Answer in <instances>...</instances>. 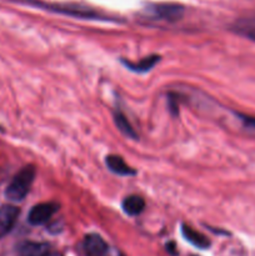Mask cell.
Returning <instances> with one entry per match:
<instances>
[{
  "instance_id": "14",
  "label": "cell",
  "mask_w": 255,
  "mask_h": 256,
  "mask_svg": "<svg viewBox=\"0 0 255 256\" xmlns=\"http://www.w3.org/2000/svg\"><path fill=\"white\" fill-rule=\"evenodd\" d=\"M236 115L238 118L242 120L244 129L255 136V118L249 116V115H245V114H236Z\"/></svg>"
},
{
  "instance_id": "17",
  "label": "cell",
  "mask_w": 255,
  "mask_h": 256,
  "mask_svg": "<svg viewBox=\"0 0 255 256\" xmlns=\"http://www.w3.org/2000/svg\"><path fill=\"white\" fill-rule=\"evenodd\" d=\"M0 130H2V129H0Z\"/></svg>"
},
{
  "instance_id": "8",
  "label": "cell",
  "mask_w": 255,
  "mask_h": 256,
  "mask_svg": "<svg viewBox=\"0 0 255 256\" xmlns=\"http://www.w3.org/2000/svg\"><path fill=\"white\" fill-rule=\"evenodd\" d=\"M105 164H106L108 169L110 172L116 175H120V176H132V175L136 174V172L132 166H129L124 162V159L122 156H119V155H108L105 158Z\"/></svg>"
},
{
  "instance_id": "1",
  "label": "cell",
  "mask_w": 255,
  "mask_h": 256,
  "mask_svg": "<svg viewBox=\"0 0 255 256\" xmlns=\"http://www.w3.org/2000/svg\"><path fill=\"white\" fill-rule=\"evenodd\" d=\"M12 2H19V4L30 5L38 9H44L55 14L66 15V16L76 18V19L85 20H99V22H115L116 19H112L110 16L105 15L104 12H98L92 8L85 6L80 4H60V2H45L42 0H12Z\"/></svg>"
},
{
  "instance_id": "12",
  "label": "cell",
  "mask_w": 255,
  "mask_h": 256,
  "mask_svg": "<svg viewBox=\"0 0 255 256\" xmlns=\"http://www.w3.org/2000/svg\"><path fill=\"white\" fill-rule=\"evenodd\" d=\"M182 236L188 240L192 245L199 248V249H206L209 248L210 242L208 240V238L205 235H202V232H196V230L192 229L189 225H182Z\"/></svg>"
},
{
  "instance_id": "15",
  "label": "cell",
  "mask_w": 255,
  "mask_h": 256,
  "mask_svg": "<svg viewBox=\"0 0 255 256\" xmlns=\"http://www.w3.org/2000/svg\"><path fill=\"white\" fill-rule=\"evenodd\" d=\"M180 96L178 94H169V108L172 114H176L178 108H179Z\"/></svg>"
},
{
  "instance_id": "5",
  "label": "cell",
  "mask_w": 255,
  "mask_h": 256,
  "mask_svg": "<svg viewBox=\"0 0 255 256\" xmlns=\"http://www.w3.org/2000/svg\"><path fill=\"white\" fill-rule=\"evenodd\" d=\"M19 212V209L14 205H4L0 208V239L12 232Z\"/></svg>"
},
{
  "instance_id": "7",
  "label": "cell",
  "mask_w": 255,
  "mask_h": 256,
  "mask_svg": "<svg viewBox=\"0 0 255 256\" xmlns=\"http://www.w3.org/2000/svg\"><path fill=\"white\" fill-rule=\"evenodd\" d=\"M230 29L235 34L255 42V16L239 18V19L232 22Z\"/></svg>"
},
{
  "instance_id": "9",
  "label": "cell",
  "mask_w": 255,
  "mask_h": 256,
  "mask_svg": "<svg viewBox=\"0 0 255 256\" xmlns=\"http://www.w3.org/2000/svg\"><path fill=\"white\" fill-rule=\"evenodd\" d=\"M49 252V245L45 242H25L18 246L19 256H45Z\"/></svg>"
},
{
  "instance_id": "2",
  "label": "cell",
  "mask_w": 255,
  "mask_h": 256,
  "mask_svg": "<svg viewBox=\"0 0 255 256\" xmlns=\"http://www.w3.org/2000/svg\"><path fill=\"white\" fill-rule=\"evenodd\" d=\"M36 175V169L34 165H26L22 168L8 185L5 190V196L12 202H22L30 192L32 182Z\"/></svg>"
},
{
  "instance_id": "11",
  "label": "cell",
  "mask_w": 255,
  "mask_h": 256,
  "mask_svg": "<svg viewBox=\"0 0 255 256\" xmlns=\"http://www.w3.org/2000/svg\"><path fill=\"white\" fill-rule=\"evenodd\" d=\"M160 56L159 55H150V56L144 58V59L139 60V62H129V60H122V64L126 66V69L132 70L134 72H146L152 70L155 66L156 62H159Z\"/></svg>"
},
{
  "instance_id": "10",
  "label": "cell",
  "mask_w": 255,
  "mask_h": 256,
  "mask_svg": "<svg viewBox=\"0 0 255 256\" xmlns=\"http://www.w3.org/2000/svg\"><path fill=\"white\" fill-rule=\"evenodd\" d=\"M122 208L129 216L140 215L145 209V200L139 195H129L122 202Z\"/></svg>"
},
{
  "instance_id": "16",
  "label": "cell",
  "mask_w": 255,
  "mask_h": 256,
  "mask_svg": "<svg viewBox=\"0 0 255 256\" xmlns=\"http://www.w3.org/2000/svg\"><path fill=\"white\" fill-rule=\"evenodd\" d=\"M45 256H62V255L58 254V252H49Z\"/></svg>"
},
{
  "instance_id": "3",
  "label": "cell",
  "mask_w": 255,
  "mask_h": 256,
  "mask_svg": "<svg viewBox=\"0 0 255 256\" xmlns=\"http://www.w3.org/2000/svg\"><path fill=\"white\" fill-rule=\"evenodd\" d=\"M144 15L152 20L162 22H178L184 15V6L172 2H158L150 4L144 9Z\"/></svg>"
},
{
  "instance_id": "4",
  "label": "cell",
  "mask_w": 255,
  "mask_h": 256,
  "mask_svg": "<svg viewBox=\"0 0 255 256\" xmlns=\"http://www.w3.org/2000/svg\"><path fill=\"white\" fill-rule=\"evenodd\" d=\"M58 210H59V204H56V202H40V204L34 205L30 209L29 214H28V222L34 226L42 225L49 222Z\"/></svg>"
},
{
  "instance_id": "13",
  "label": "cell",
  "mask_w": 255,
  "mask_h": 256,
  "mask_svg": "<svg viewBox=\"0 0 255 256\" xmlns=\"http://www.w3.org/2000/svg\"><path fill=\"white\" fill-rule=\"evenodd\" d=\"M114 122L116 129L122 132L124 136L129 138V139H138V134L134 130L132 125L128 120L126 115L122 112L120 109H116L114 112Z\"/></svg>"
},
{
  "instance_id": "6",
  "label": "cell",
  "mask_w": 255,
  "mask_h": 256,
  "mask_svg": "<svg viewBox=\"0 0 255 256\" xmlns=\"http://www.w3.org/2000/svg\"><path fill=\"white\" fill-rule=\"evenodd\" d=\"M84 250L88 256H106L109 248L100 235L89 234L84 239Z\"/></svg>"
}]
</instances>
